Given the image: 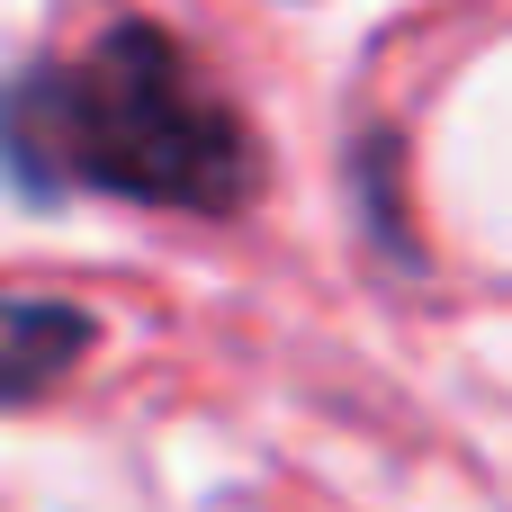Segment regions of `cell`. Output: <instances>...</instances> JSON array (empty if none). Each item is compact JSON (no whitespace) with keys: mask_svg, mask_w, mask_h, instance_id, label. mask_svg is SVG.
Returning <instances> with one entry per match:
<instances>
[{"mask_svg":"<svg viewBox=\"0 0 512 512\" xmlns=\"http://www.w3.org/2000/svg\"><path fill=\"white\" fill-rule=\"evenodd\" d=\"M0 162L45 198L99 189V198L180 207V216H234L261 189L252 126L153 18H117L72 63L9 81Z\"/></svg>","mask_w":512,"mask_h":512,"instance_id":"6da1fadb","label":"cell"},{"mask_svg":"<svg viewBox=\"0 0 512 512\" xmlns=\"http://www.w3.org/2000/svg\"><path fill=\"white\" fill-rule=\"evenodd\" d=\"M81 351H90V315H81V306H54V297H0V405L54 387Z\"/></svg>","mask_w":512,"mask_h":512,"instance_id":"7a4b0ae2","label":"cell"}]
</instances>
